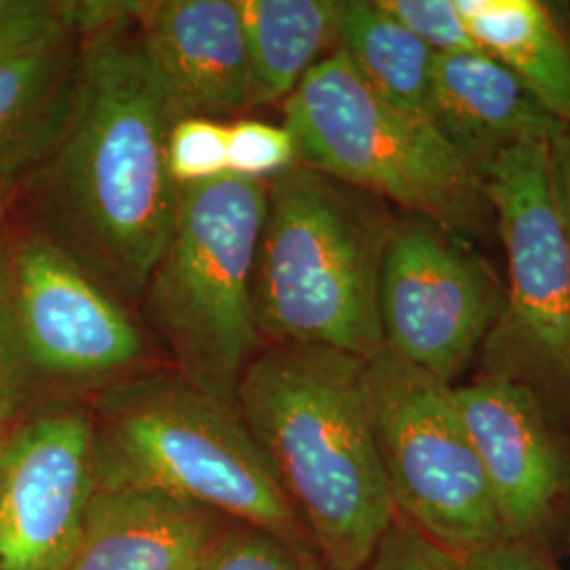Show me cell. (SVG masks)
Masks as SVG:
<instances>
[{"instance_id":"4316f807","label":"cell","mask_w":570,"mask_h":570,"mask_svg":"<svg viewBox=\"0 0 570 570\" xmlns=\"http://www.w3.org/2000/svg\"><path fill=\"white\" fill-rule=\"evenodd\" d=\"M550 153L556 199L560 205L570 244V127L551 142Z\"/></svg>"},{"instance_id":"52a82bcc","label":"cell","mask_w":570,"mask_h":570,"mask_svg":"<svg viewBox=\"0 0 570 570\" xmlns=\"http://www.w3.org/2000/svg\"><path fill=\"white\" fill-rule=\"evenodd\" d=\"M374 435L397 518L461 558L508 541L452 383L381 348L367 360Z\"/></svg>"},{"instance_id":"8fae6325","label":"cell","mask_w":570,"mask_h":570,"mask_svg":"<svg viewBox=\"0 0 570 570\" xmlns=\"http://www.w3.org/2000/svg\"><path fill=\"white\" fill-rule=\"evenodd\" d=\"M91 412L53 406L7 435L0 463V570H61L98 490Z\"/></svg>"},{"instance_id":"6da1fadb","label":"cell","mask_w":570,"mask_h":570,"mask_svg":"<svg viewBox=\"0 0 570 570\" xmlns=\"http://www.w3.org/2000/svg\"><path fill=\"white\" fill-rule=\"evenodd\" d=\"M138 4L85 32L75 108L49 159L63 249L129 298L142 296L180 207L167 165L180 117L144 53Z\"/></svg>"},{"instance_id":"484cf974","label":"cell","mask_w":570,"mask_h":570,"mask_svg":"<svg viewBox=\"0 0 570 570\" xmlns=\"http://www.w3.org/2000/svg\"><path fill=\"white\" fill-rule=\"evenodd\" d=\"M454 570H551L546 558L515 541H501L489 550L452 558Z\"/></svg>"},{"instance_id":"7a4b0ae2","label":"cell","mask_w":570,"mask_h":570,"mask_svg":"<svg viewBox=\"0 0 570 570\" xmlns=\"http://www.w3.org/2000/svg\"><path fill=\"white\" fill-rule=\"evenodd\" d=\"M366 360L271 345L245 370V429L327 570H366L397 513L374 435Z\"/></svg>"},{"instance_id":"ffe728a7","label":"cell","mask_w":570,"mask_h":570,"mask_svg":"<svg viewBox=\"0 0 570 570\" xmlns=\"http://www.w3.org/2000/svg\"><path fill=\"white\" fill-rule=\"evenodd\" d=\"M110 13V2L0 0V61L96 30Z\"/></svg>"},{"instance_id":"5b68a950","label":"cell","mask_w":570,"mask_h":570,"mask_svg":"<svg viewBox=\"0 0 570 570\" xmlns=\"http://www.w3.org/2000/svg\"><path fill=\"white\" fill-rule=\"evenodd\" d=\"M266 199L268 183L233 174L180 188L174 230L142 294L176 372L226 404L265 345L254 268Z\"/></svg>"},{"instance_id":"d4e9b609","label":"cell","mask_w":570,"mask_h":570,"mask_svg":"<svg viewBox=\"0 0 570 570\" xmlns=\"http://www.w3.org/2000/svg\"><path fill=\"white\" fill-rule=\"evenodd\" d=\"M366 570H454V562L406 520L395 518Z\"/></svg>"},{"instance_id":"e0dca14e","label":"cell","mask_w":570,"mask_h":570,"mask_svg":"<svg viewBox=\"0 0 570 570\" xmlns=\"http://www.w3.org/2000/svg\"><path fill=\"white\" fill-rule=\"evenodd\" d=\"M475 45L570 127V42L537 0H456Z\"/></svg>"},{"instance_id":"5bb4252c","label":"cell","mask_w":570,"mask_h":570,"mask_svg":"<svg viewBox=\"0 0 570 570\" xmlns=\"http://www.w3.org/2000/svg\"><path fill=\"white\" fill-rule=\"evenodd\" d=\"M228 527L159 490L98 484L61 570H197Z\"/></svg>"},{"instance_id":"f1b7e54d","label":"cell","mask_w":570,"mask_h":570,"mask_svg":"<svg viewBox=\"0 0 570 570\" xmlns=\"http://www.w3.org/2000/svg\"><path fill=\"white\" fill-rule=\"evenodd\" d=\"M315 570H327L326 567H324V564H322V562H320V564H317V567H315Z\"/></svg>"},{"instance_id":"44dd1931","label":"cell","mask_w":570,"mask_h":570,"mask_svg":"<svg viewBox=\"0 0 570 570\" xmlns=\"http://www.w3.org/2000/svg\"><path fill=\"white\" fill-rule=\"evenodd\" d=\"M167 165L180 188L223 178L228 174V125L204 117L178 119L167 142Z\"/></svg>"},{"instance_id":"30bf717a","label":"cell","mask_w":570,"mask_h":570,"mask_svg":"<svg viewBox=\"0 0 570 570\" xmlns=\"http://www.w3.org/2000/svg\"><path fill=\"white\" fill-rule=\"evenodd\" d=\"M501 285L468 242L421 216L393 223L381 268L385 348L452 383L494 330Z\"/></svg>"},{"instance_id":"603a6c76","label":"cell","mask_w":570,"mask_h":570,"mask_svg":"<svg viewBox=\"0 0 570 570\" xmlns=\"http://www.w3.org/2000/svg\"><path fill=\"white\" fill-rule=\"evenodd\" d=\"M294 165H298V148L285 125L254 119L228 125V174L268 183Z\"/></svg>"},{"instance_id":"cb8c5ba5","label":"cell","mask_w":570,"mask_h":570,"mask_svg":"<svg viewBox=\"0 0 570 570\" xmlns=\"http://www.w3.org/2000/svg\"><path fill=\"white\" fill-rule=\"evenodd\" d=\"M379 4L435 56L480 49L469 35L456 0H379Z\"/></svg>"},{"instance_id":"ba28073f","label":"cell","mask_w":570,"mask_h":570,"mask_svg":"<svg viewBox=\"0 0 570 570\" xmlns=\"http://www.w3.org/2000/svg\"><path fill=\"white\" fill-rule=\"evenodd\" d=\"M144 360L140 327L61 245L30 237L0 261V404L23 379L102 393Z\"/></svg>"},{"instance_id":"7c38bea8","label":"cell","mask_w":570,"mask_h":570,"mask_svg":"<svg viewBox=\"0 0 570 570\" xmlns=\"http://www.w3.org/2000/svg\"><path fill=\"white\" fill-rule=\"evenodd\" d=\"M454 395L508 541L537 550L553 537L570 494L569 454L539 397L501 372Z\"/></svg>"},{"instance_id":"4fadbf2b","label":"cell","mask_w":570,"mask_h":570,"mask_svg":"<svg viewBox=\"0 0 570 570\" xmlns=\"http://www.w3.org/2000/svg\"><path fill=\"white\" fill-rule=\"evenodd\" d=\"M136 23L180 119L220 121L263 104L235 0L140 2Z\"/></svg>"},{"instance_id":"d6986e66","label":"cell","mask_w":570,"mask_h":570,"mask_svg":"<svg viewBox=\"0 0 570 570\" xmlns=\"http://www.w3.org/2000/svg\"><path fill=\"white\" fill-rule=\"evenodd\" d=\"M336 49L379 96L429 119L438 56L379 0H341Z\"/></svg>"},{"instance_id":"8992f818","label":"cell","mask_w":570,"mask_h":570,"mask_svg":"<svg viewBox=\"0 0 570 570\" xmlns=\"http://www.w3.org/2000/svg\"><path fill=\"white\" fill-rule=\"evenodd\" d=\"M298 164L468 242L492 214L484 178L433 122L389 102L334 49L284 102Z\"/></svg>"},{"instance_id":"f546056e","label":"cell","mask_w":570,"mask_h":570,"mask_svg":"<svg viewBox=\"0 0 570 570\" xmlns=\"http://www.w3.org/2000/svg\"><path fill=\"white\" fill-rule=\"evenodd\" d=\"M0 261H2V254H0Z\"/></svg>"},{"instance_id":"ac0fdd59","label":"cell","mask_w":570,"mask_h":570,"mask_svg":"<svg viewBox=\"0 0 570 570\" xmlns=\"http://www.w3.org/2000/svg\"><path fill=\"white\" fill-rule=\"evenodd\" d=\"M261 102H285L336 49L338 0H235Z\"/></svg>"},{"instance_id":"83f0119b","label":"cell","mask_w":570,"mask_h":570,"mask_svg":"<svg viewBox=\"0 0 570 570\" xmlns=\"http://www.w3.org/2000/svg\"><path fill=\"white\" fill-rule=\"evenodd\" d=\"M4 421H7V412L0 407V463H2V452H4V444H7V429H4Z\"/></svg>"},{"instance_id":"277c9868","label":"cell","mask_w":570,"mask_h":570,"mask_svg":"<svg viewBox=\"0 0 570 570\" xmlns=\"http://www.w3.org/2000/svg\"><path fill=\"white\" fill-rule=\"evenodd\" d=\"M91 421L104 487L159 490L303 546L305 530L235 404L178 372L136 374L96 395Z\"/></svg>"},{"instance_id":"9a60e30c","label":"cell","mask_w":570,"mask_h":570,"mask_svg":"<svg viewBox=\"0 0 570 570\" xmlns=\"http://www.w3.org/2000/svg\"><path fill=\"white\" fill-rule=\"evenodd\" d=\"M429 121L478 171L503 150L551 144L569 129L482 49L435 58Z\"/></svg>"},{"instance_id":"9c48e42d","label":"cell","mask_w":570,"mask_h":570,"mask_svg":"<svg viewBox=\"0 0 570 570\" xmlns=\"http://www.w3.org/2000/svg\"><path fill=\"white\" fill-rule=\"evenodd\" d=\"M551 144H522L482 167L508 256L497 338L570 402V244L551 176Z\"/></svg>"},{"instance_id":"2e32d148","label":"cell","mask_w":570,"mask_h":570,"mask_svg":"<svg viewBox=\"0 0 570 570\" xmlns=\"http://www.w3.org/2000/svg\"><path fill=\"white\" fill-rule=\"evenodd\" d=\"M82 37L0 61V197L60 146L77 98Z\"/></svg>"},{"instance_id":"7402d4cb","label":"cell","mask_w":570,"mask_h":570,"mask_svg":"<svg viewBox=\"0 0 570 570\" xmlns=\"http://www.w3.org/2000/svg\"><path fill=\"white\" fill-rule=\"evenodd\" d=\"M298 543L245 524H230L197 570H315Z\"/></svg>"},{"instance_id":"3957f363","label":"cell","mask_w":570,"mask_h":570,"mask_svg":"<svg viewBox=\"0 0 570 570\" xmlns=\"http://www.w3.org/2000/svg\"><path fill=\"white\" fill-rule=\"evenodd\" d=\"M381 199L306 165L268 180L254 268L263 343L372 360L385 343L381 268L393 223Z\"/></svg>"}]
</instances>
